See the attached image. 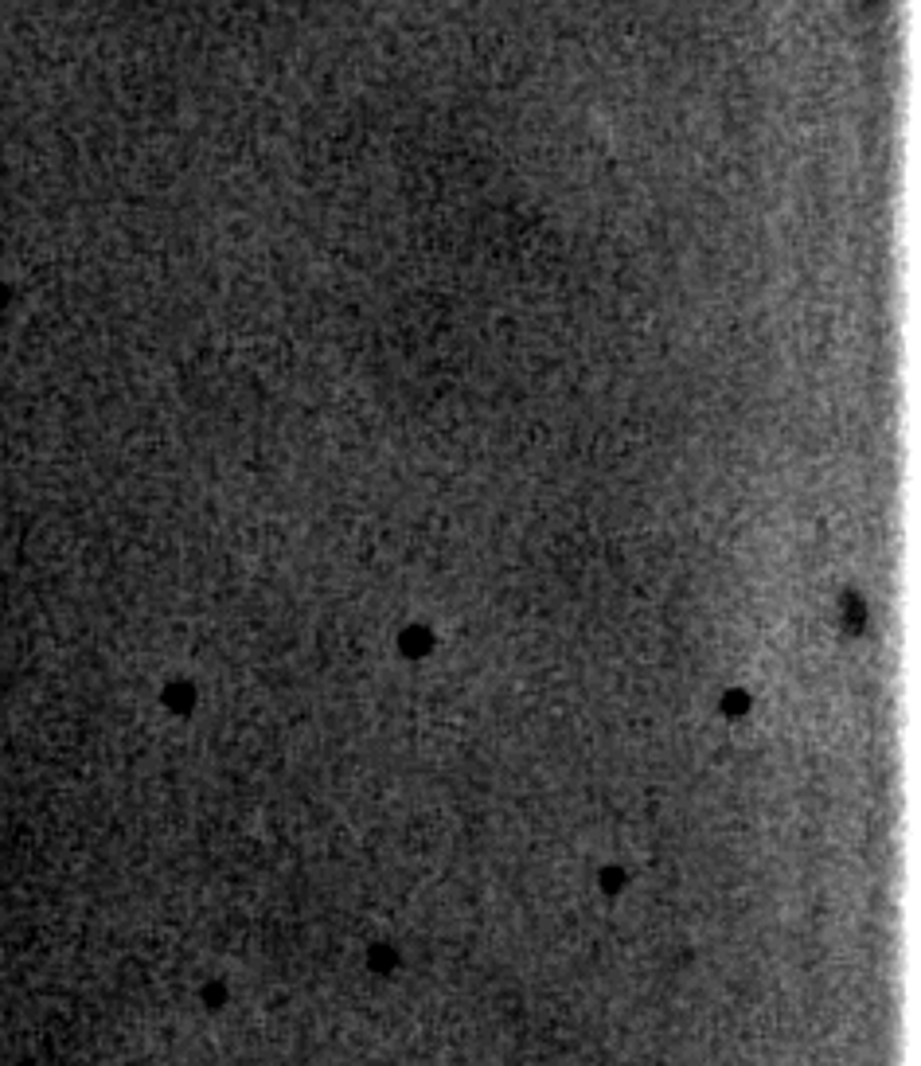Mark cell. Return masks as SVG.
Returning <instances> with one entry per match:
<instances>
[{
    "label": "cell",
    "instance_id": "6da1fadb",
    "mask_svg": "<svg viewBox=\"0 0 921 1066\" xmlns=\"http://www.w3.org/2000/svg\"><path fill=\"white\" fill-rule=\"evenodd\" d=\"M430 645H434V637H430V629H406V633H403V653H406V656H422V653H430Z\"/></svg>",
    "mask_w": 921,
    "mask_h": 1066
},
{
    "label": "cell",
    "instance_id": "7a4b0ae2",
    "mask_svg": "<svg viewBox=\"0 0 921 1066\" xmlns=\"http://www.w3.org/2000/svg\"><path fill=\"white\" fill-rule=\"evenodd\" d=\"M726 711H746L749 707V700H746V692H731L726 695V703H723Z\"/></svg>",
    "mask_w": 921,
    "mask_h": 1066
},
{
    "label": "cell",
    "instance_id": "3957f363",
    "mask_svg": "<svg viewBox=\"0 0 921 1066\" xmlns=\"http://www.w3.org/2000/svg\"><path fill=\"white\" fill-rule=\"evenodd\" d=\"M621 871H609V876H601V887H609V891H621Z\"/></svg>",
    "mask_w": 921,
    "mask_h": 1066
}]
</instances>
